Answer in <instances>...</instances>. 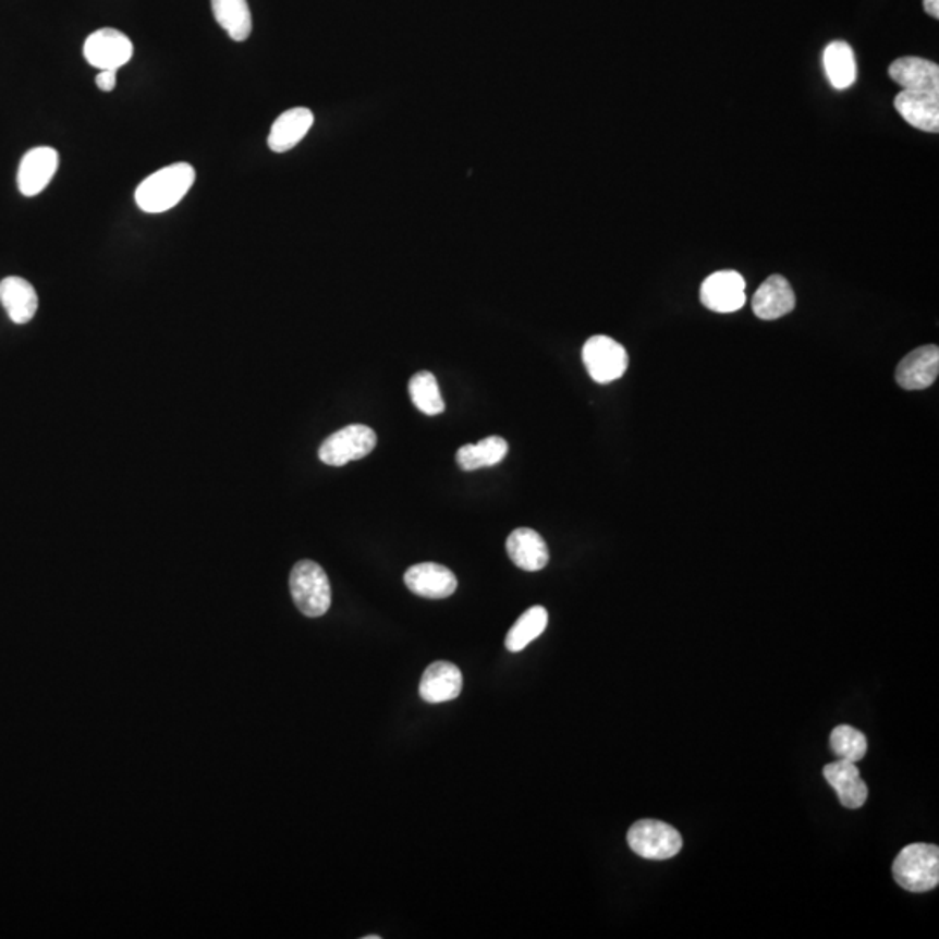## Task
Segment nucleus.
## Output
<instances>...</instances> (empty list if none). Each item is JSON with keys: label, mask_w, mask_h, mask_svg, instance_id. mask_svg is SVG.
I'll list each match as a JSON object with an SVG mask.
<instances>
[{"label": "nucleus", "mask_w": 939, "mask_h": 939, "mask_svg": "<svg viewBox=\"0 0 939 939\" xmlns=\"http://www.w3.org/2000/svg\"><path fill=\"white\" fill-rule=\"evenodd\" d=\"M195 183V169L186 162L160 169L136 188V204L143 212L160 215L182 203Z\"/></svg>", "instance_id": "obj_1"}, {"label": "nucleus", "mask_w": 939, "mask_h": 939, "mask_svg": "<svg viewBox=\"0 0 939 939\" xmlns=\"http://www.w3.org/2000/svg\"><path fill=\"white\" fill-rule=\"evenodd\" d=\"M892 875L905 891L926 892L938 888V845L912 844L901 849L892 865Z\"/></svg>", "instance_id": "obj_2"}, {"label": "nucleus", "mask_w": 939, "mask_h": 939, "mask_svg": "<svg viewBox=\"0 0 939 939\" xmlns=\"http://www.w3.org/2000/svg\"><path fill=\"white\" fill-rule=\"evenodd\" d=\"M289 588L296 608L305 617L320 618L331 608V583L317 562H297L289 576Z\"/></svg>", "instance_id": "obj_3"}, {"label": "nucleus", "mask_w": 939, "mask_h": 939, "mask_svg": "<svg viewBox=\"0 0 939 939\" xmlns=\"http://www.w3.org/2000/svg\"><path fill=\"white\" fill-rule=\"evenodd\" d=\"M626 841L635 854L655 862L676 856L684 844L675 828L658 819H641L632 825Z\"/></svg>", "instance_id": "obj_4"}, {"label": "nucleus", "mask_w": 939, "mask_h": 939, "mask_svg": "<svg viewBox=\"0 0 939 939\" xmlns=\"http://www.w3.org/2000/svg\"><path fill=\"white\" fill-rule=\"evenodd\" d=\"M376 442L378 437L373 428L366 425H349L324 440L319 449L320 462L329 466H343L350 462H357L373 453Z\"/></svg>", "instance_id": "obj_5"}, {"label": "nucleus", "mask_w": 939, "mask_h": 939, "mask_svg": "<svg viewBox=\"0 0 939 939\" xmlns=\"http://www.w3.org/2000/svg\"><path fill=\"white\" fill-rule=\"evenodd\" d=\"M583 364L590 378L606 385L617 381L629 369V354L609 337H592L583 346Z\"/></svg>", "instance_id": "obj_6"}, {"label": "nucleus", "mask_w": 939, "mask_h": 939, "mask_svg": "<svg viewBox=\"0 0 939 939\" xmlns=\"http://www.w3.org/2000/svg\"><path fill=\"white\" fill-rule=\"evenodd\" d=\"M134 48L127 35L115 28H101L89 35L84 44V58L99 70H119L130 63Z\"/></svg>", "instance_id": "obj_7"}, {"label": "nucleus", "mask_w": 939, "mask_h": 939, "mask_svg": "<svg viewBox=\"0 0 939 939\" xmlns=\"http://www.w3.org/2000/svg\"><path fill=\"white\" fill-rule=\"evenodd\" d=\"M703 305L717 314H733L746 303V282L742 273L720 270L703 282L699 291Z\"/></svg>", "instance_id": "obj_8"}, {"label": "nucleus", "mask_w": 939, "mask_h": 939, "mask_svg": "<svg viewBox=\"0 0 939 939\" xmlns=\"http://www.w3.org/2000/svg\"><path fill=\"white\" fill-rule=\"evenodd\" d=\"M404 583L414 595L423 599H448L458 588L453 571L436 562L411 565L405 571Z\"/></svg>", "instance_id": "obj_9"}, {"label": "nucleus", "mask_w": 939, "mask_h": 939, "mask_svg": "<svg viewBox=\"0 0 939 939\" xmlns=\"http://www.w3.org/2000/svg\"><path fill=\"white\" fill-rule=\"evenodd\" d=\"M60 156L51 147H37L28 151L17 169V188L25 197H35L52 182Z\"/></svg>", "instance_id": "obj_10"}, {"label": "nucleus", "mask_w": 939, "mask_h": 939, "mask_svg": "<svg viewBox=\"0 0 939 939\" xmlns=\"http://www.w3.org/2000/svg\"><path fill=\"white\" fill-rule=\"evenodd\" d=\"M889 77L903 87V92L939 96V66L932 61L905 57L889 66Z\"/></svg>", "instance_id": "obj_11"}, {"label": "nucleus", "mask_w": 939, "mask_h": 939, "mask_svg": "<svg viewBox=\"0 0 939 939\" xmlns=\"http://www.w3.org/2000/svg\"><path fill=\"white\" fill-rule=\"evenodd\" d=\"M939 349L936 345L920 346L910 352L897 369V381L905 390H924L938 378Z\"/></svg>", "instance_id": "obj_12"}, {"label": "nucleus", "mask_w": 939, "mask_h": 939, "mask_svg": "<svg viewBox=\"0 0 939 939\" xmlns=\"http://www.w3.org/2000/svg\"><path fill=\"white\" fill-rule=\"evenodd\" d=\"M752 308L758 319L776 320L795 308V293L783 276H771L752 297Z\"/></svg>", "instance_id": "obj_13"}, {"label": "nucleus", "mask_w": 939, "mask_h": 939, "mask_svg": "<svg viewBox=\"0 0 939 939\" xmlns=\"http://www.w3.org/2000/svg\"><path fill=\"white\" fill-rule=\"evenodd\" d=\"M463 690V675L456 664L436 661L423 673L419 696L427 703L453 702Z\"/></svg>", "instance_id": "obj_14"}, {"label": "nucleus", "mask_w": 939, "mask_h": 939, "mask_svg": "<svg viewBox=\"0 0 939 939\" xmlns=\"http://www.w3.org/2000/svg\"><path fill=\"white\" fill-rule=\"evenodd\" d=\"M825 780L830 783L842 806L847 809H859L868 798V786L863 781L856 763L839 758L837 763L828 764L824 769Z\"/></svg>", "instance_id": "obj_15"}, {"label": "nucleus", "mask_w": 939, "mask_h": 939, "mask_svg": "<svg viewBox=\"0 0 939 939\" xmlns=\"http://www.w3.org/2000/svg\"><path fill=\"white\" fill-rule=\"evenodd\" d=\"M507 552L517 568L535 573L541 571L550 561L545 539L529 527H519L507 539Z\"/></svg>", "instance_id": "obj_16"}, {"label": "nucleus", "mask_w": 939, "mask_h": 939, "mask_svg": "<svg viewBox=\"0 0 939 939\" xmlns=\"http://www.w3.org/2000/svg\"><path fill=\"white\" fill-rule=\"evenodd\" d=\"M314 121V113L308 108H291L273 122L268 134V147L277 154L293 150L312 130Z\"/></svg>", "instance_id": "obj_17"}, {"label": "nucleus", "mask_w": 939, "mask_h": 939, "mask_svg": "<svg viewBox=\"0 0 939 939\" xmlns=\"http://www.w3.org/2000/svg\"><path fill=\"white\" fill-rule=\"evenodd\" d=\"M894 107L910 125L926 133L939 131V96L924 93L901 92Z\"/></svg>", "instance_id": "obj_18"}, {"label": "nucleus", "mask_w": 939, "mask_h": 939, "mask_svg": "<svg viewBox=\"0 0 939 939\" xmlns=\"http://www.w3.org/2000/svg\"><path fill=\"white\" fill-rule=\"evenodd\" d=\"M0 303L14 324L31 322L39 308L34 285L22 277H8L0 282Z\"/></svg>", "instance_id": "obj_19"}, {"label": "nucleus", "mask_w": 939, "mask_h": 939, "mask_svg": "<svg viewBox=\"0 0 939 939\" xmlns=\"http://www.w3.org/2000/svg\"><path fill=\"white\" fill-rule=\"evenodd\" d=\"M212 14L230 39L244 42L253 32V16L247 0H211Z\"/></svg>", "instance_id": "obj_20"}, {"label": "nucleus", "mask_w": 939, "mask_h": 939, "mask_svg": "<svg viewBox=\"0 0 939 939\" xmlns=\"http://www.w3.org/2000/svg\"><path fill=\"white\" fill-rule=\"evenodd\" d=\"M824 66L828 81L836 89H847L856 81L857 66L853 48L844 40L828 44L824 52Z\"/></svg>", "instance_id": "obj_21"}, {"label": "nucleus", "mask_w": 939, "mask_h": 939, "mask_svg": "<svg viewBox=\"0 0 939 939\" xmlns=\"http://www.w3.org/2000/svg\"><path fill=\"white\" fill-rule=\"evenodd\" d=\"M509 453V444L503 437L492 436L480 440L477 444L463 446L458 449L456 463L465 472L487 468L503 462Z\"/></svg>", "instance_id": "obj_22"}, {"label": "nucleus", "mask_w": 939, "mask_h": 939, "mask_svg": "<svg viewBox=\"0 0 939 939\" xmlns=\"http://www.w3.org/2000/svg\"><path fill=\"white\" fill-rule=\"evenodd\" d=\"M547 625V609L541 608V606H535V608L527 609V611L524 612L517 621H515V625L510 629L509 635H507V641H504V646H507V649H509L510 653L522 651L524 647L529 646L535 638H538L539 635L544 634Z\"/></svg>", "instance_id": "obj_23"}, {"label": "nucleus", "mask_w": 939, "mask_h": 939, "mask_svg": "<svg viewBox=\"0 0 939 939\" xmlns=\"http://www.w3.org/2000/svg\"><path fill=\"white\" fill-rule=\"evenodd\" d=\"M410 393L413 404L428 416L444 413V399L440 395L436 376L428 371L416 373L410 381Z\"/></svg>", "instance_id": "obj_24"}, {"label": "nucleus", "mask_w": 939, "mask_h": 939, "mask_svg": "<svg viewBox=\"0 0 939 939\" xmlns=\"http://www.w3.org/2000/svg\"><path fill=\"white\" fill-rule=\"evenodd\" d=\"M830 746H832V752L837 757L849 760V763H859L865 758L866 751H868L865 734L851 728V725H839V728L833 729Z\"/></svg>", "instance_id": "obj_25"}, {"label": "nucleus", "mask_w": 939, "mask_h": 939, "mask_svg": "<svg viewBox=\"0 0 939 939\" xmlns=\"http://www.w3.org/2000/svg\"><path fill=\"white\" fill-rule=\"evenodd\" d=\"M96 86H98L99 89L105 93L113 92L117 86L115 70H101L98 77H96Z\"/></svg>", "instance_id": "obj_26"}, {"label": "nucleus", "mask_w": 939, "mask_h": 939, "mask_svg": "<svg viewBox=\"0 0 939 939\" xmlns=\"http://www.w3.org/2000/svg\"><path fill=\"white\" fill-rule=\"evenodd\" d=\"M924 9L929 16L939 17V0H924Z\"/></svg>", "instance_id": "obj_27"}, {"label": "nucleus", "mask_w": 939, "mask_h": 939, "mask_svg": "<svg viewBox=\"0 0 939 939\" xmlns=\"http://www.w3.org/2000/svg\"><path fill=\"white\" fill-rule=\"evenodd\" d=\"M364 939H379V936H376V935L364 936Z\"/></svg>", "instance_id": "obj_28"}]
</instances>
